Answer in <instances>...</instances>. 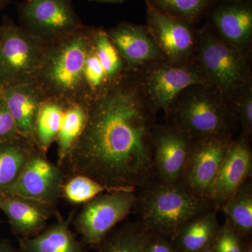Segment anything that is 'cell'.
I'll list each match as a JSON object with an SVG mask.
<instances>
[{"mask_svg":"<svg viewBox=\"0 0 252 252\" xmlns=\"http://www.w3.org/2000/svg\"><path fill=\"white\" fill-rule=\"evenodd\" d=\"M156 114L138 71L127 69L89 104L84 132L61 168L114 190L142 188L155 178Z\"/></svg>","mask_w":252,"mask_h":252,"instance_id":"1","label":"cell"},{"mask_svg":"<svg viewBox=\"0 0 252 252\" xmlns=\"http://www.w3.org/2000/svg\"><path fill=\"white\" fill-rule=\"evenodd\" d=\"M167 124L193 141L233 137L238 119L229 99L210 84L187 88L165 115Z\"/></svg>","mask_w":252,"mask_h":252,"instance_id":"2","label":"cell"},{"mask_svg":"<svg viewBox=\"0 0 252 252\" xmlns=\"http://www.w3.org/2000/svg\"><path fill=\"white\" fill-rule=\"evenodd\" d=\"M137 190L134 207L137 220L151 234L171 240L189 220L217 208L210 200L197 196L180 183L154 178Z\"/></svg>","mask_w":252,"mask_h":252,"instance_id":"3","label":"cell"},{"mask_svg":"<svg viewBox=\"0 0 252 252\" xmlns=\"http://www.w3.org/2000/svg\"><path fill=\"white\" fill-rule=\"evenodd\" d=\"M94 29L83 25L70 34L46 43L36 80L46 97L66 102L84 101L83 74Z\"/></svg>","mask_w":252,"mask_h":252,"instance_id":"4","label":"cell"},{"mask_svg":"<svg viewBox=\"0 0 252 252\" xmlns=\"http://www.w3.org/2000/svg\"><path fill=\"white\" fill-rule=\"evenodd\" d=\"M251 56L221 39L209 23L198 30L195 59L207 83L230 101L252 82Z\"/></svg>","mask_w":252,"mask_h":252,"instance_id":"5","label":"cell"},{"mask_svg":"<svg viewBox=\"0 0 252 252\" xmlns=\"http://www.w3.org/2000/svg\"><path fill=\"white\" fill-rule=\"evenodd\" d=\"M0 84L17 86L36 82L46 42L10 18L1 26Z\"/></svg>","mask_w":252,"mask_h":252,"instance_id":"6","label":"cell"},{"mask_svg":"<svg viewBox=\"0 0 252 252\" xmlns=\"http://www.w3.org/2000/svg\"><path fill=\"white\" fill-rule=\"evenodd\" d=\"M137 71L152 108L157 113L162 111L165 115L176 97L187 88L208 84L196 60L185 63L157 60Z\"/></svg>","mask_w":252,"mask_h":252,"instance_id":"7","label":"cell"},{"mask_svg":"<svg viewBox=\"0 0 252 252\" xmlns=\"http://www.w3.org/2000/svg\"><path fill=\"white\" fill-rule=\"evenodd\" d=\"M136 191L106 192L84 204L82 210L72 220L84 243L99 245L116 225L125 220L134 210Z\"/></svg>","mask_w":252,"mask_h":252,"instance_id":"8","label":"cell"},{"mask_svg":"<svg viewBox=\"0 0 252 252\" xmlns=\"http://www.w3.org/2000/svg\"><path fill=\"white\" fill-rule=\"evenodd\" d=\"M21 26L46 43L83 26L71 0H24L18 6Z\"/></svg>","mask_w":252,"mask_h":252,"instance_id":"9","label":"cell"},{"mask_svg":"<svg viewBox=\"0 0 252 252\" xmlns=\"http://www.w3.org/2000/svg\"><path fill=\"white\" fill-rule=\"evenodd\" d=\"M233 140V137H210L193 141L180 185L197 196L210 200L217 175Z\"/></svg>","mask_w":252,"mask_h":252,"instance_id":"10","label":"cell"},{"mask_svg":"<svg viewBox=\"0 0 252 252\" xmlns=\"http://www.w3.org/2000/svg\"><path fill=\"white\" fill-rule=\"evenodd\" d=\"M147 26L165 59L174 63L195 61L198 30L193 23L162 14L146 3Z\"/></svg>","mask_w":252,"mask_h":252,"instance_id":"11","label":"cell"},{"mask_svg":"<svg viewBox=\"0 0 252 252\" xmlns=\"http://www.w3.org/2000/svg\"><path fill=\"white\" fill-rule=\"evenodd\" d=\"M64 181L63 169L50 161L46 154L37 148L17 180L4 195L23 197L54 205L61 198Z\"/></svg>","mask_w":252,"mask_h":252,"instance_id":"12","label":"cell"},{"mask_svg":"<svg viewBox=\"0 0 252 252\" xmlns=\"http://www.w3.org/2000/svg\"><path fill=\"white\" fill-rule=\"evenodd\" d=\"M207 16L208 23L221 39L240 52L252 55L251 0H217Z\"/></svg>","mask_w":252,"mask_h":252,"instance_id":"13","label":"cell"},{"mask_svg":"<svg viewBox=\"0 0 252 252\" xmlns=\"http://www.w3.org/2000/svg\"><path fill=\"white\" fill-rule=\"evenodd\" d=\"M192 142L172 126L157 124L153 137L155 178L166 183H180Z\"/></svg>","mask_w":252,"mask_h":252,"instance_id":"14","label":"cell"},{"mask_svg":"<svg viewBox=\"0 0 252 252\" xmlns=\"http://www.w3.org/2000/svg\"><path fill=\"white\" fill-rule=\"evenodd\" d=\"M252 175V152L250 138L241 135L233 140L225 154L212 189L210 200L220 208Z\"/></svg>","mask_w":252,"mask_h":252,"instance_id":"15","label":"cell"},{"mask_svg":"<svg viewBox=\"0 0 252 252\" xmlns=\"http://www.w3.org/2000/svg\"><path fill=\"white\" fill-rule=\"evenodd\" d=\"M107 32L127 69L138 70L153 61L165 59L147 26L122 22Z\"/></svg>","mask_w":252,"mask_h":252,"instance_id":"16","label":"cell"},{"mask_svg":"<svg viewBox=\"0 0 252 252\" xmlns=\"http://www.w3.org/2000/svg\"><path fill=\"white\" fill-rule=\"evenodd\" d=\"M0 209L9 219L13 232L23 238L40 233L56 213L54 205L10 195H0Z\"/></svg>","mask_w":252,"mask_h":252,"instance_id":"17","label":"cell"},{"mask_svg":"<svg viewBox=\"0 0 252 252\" xmlns=\"http://www.w3.org/2000/svg\"><path fill=\"white\" fill-rule=\"evenodd\" d=\"M1 95L21 135L34 144L36 114L41 104L46 98L40 87L36 82L2 86Z\"/></svg>","mask_w":252,"mask_h":252,"instance_id":"18","label":"cell"},{"mask_svg":"<svg viewBox=\"0 0 252 252\" xmlns=\"http://www.w3.org/2000/svg\"><path fill=\"white\" fill-rule=\"evenodd\" d=\"M57 220L34 237L20 239L22 252H88L84 243L70 229L73 215L64 219L56 212Z\"/></svg>","mask_w":252,"mask_h":252,"instance_id":"19","label":"cell"},{"mask_svg":"<svg viewBox=\"0 0 252 252\" xmlns=\"http://www.w3.org/2000/svg\"><path fill=\"white\" fill-rule=\"evenodd\" d=\"M217 209H212L189 220L172 240L177 252H202L211 247L220 225Z\"/></svg>","mask_w":252,"mask_h":252,"instance_id":"20","label":"cell"},{"mask_svg":"<svg viewBox=\"0 0 252 252\" xmlns=\"http://www.w3.org/2000/svg\"><path fill=\"white\" fill-rule=\"evenodd\" d=\"M37 147L21 136L0 142V195L16 182Z\"/></svg>","mask_w":252,"mask_h":252,"instance_id":"21","label":"cell"},{"mask_svg":"<svg viewBox=\"0 0 252 252\" xmlns=\"http://www.w3.org/2000/svg\"><path fill=\"white\" fill-rule=\"evenodd\" d=\"M89 104L84 101L66 102L57 140L58 165L62 167L84 132Z\"/></svg>","mask_w":252,"mask_h":252,"instance_id":"22","label":"cell"},{"mask_svg":"<svg viewBox=\"0 0 252 252\" xmlns=\"http://www.w3.org/2000/svg\"><path fill=\"white\" fill-rule=\"evenodd\" d=\"M66 102L54 97H46L36 114L34 127V142L44 154L57 140Z\"/></svg>","mask_w":252,"mask_h":252,"instance_id":"23","label":"cell"},{"mask_svg":"<svg viewBox=\"0 0 252 252\" xmlns=\"http://www.w3.org/2000/svg\"><path fill=\"white\" fill-rule=\"evenodd\" d=\"M152 235L140 220L127 222L100 242L98 252H143Z\"/></svg>","mask_w":252,"mask_h":252,"instance_id":"24","label":"cell"},{"mask_svg":"<svg viewBox=\"0 0 252 252\" xmlns=\"http://www.w3.org/2000/svg\"><path fill=\"white\" fill-rule=\"evenodd\" d=\"M225 218L243 239L252 233V185L248 180L221 207Z\"/></svg>","mask_w":252,"mask_h":252,"instance_id":"25","label":"cell"},{"mask_svg":"<svg viewBox=\"0 0 252 252\" xmlns=\"http://www.w3.org/2000/svg\"><path fill=\"white\" fill-rule=\"evenodd\" d=\"M157 11L189 22L198 23L207 16L217 0H144Z\"/></svg>","mask_w":252,"mask_h":252,"instance_id":"26","label":"cell"},{"mask_svg":"<svg viewBox=\"0 0 252 252\" xmlns=\"http://www.w3.org/2000/svg\"><path fill=\"white\" fill-rule=\"evenodd\" d=\"M93 41L107 80L109 83L115 81L127 70V68L107 31L102 28H94Z\"/></svg>","mask_w":252,"mask_h":252,"instance_id":"27","label":"cell"},{"mask_svg":"<svg viewBox=\"0 0 252 252\" xmlns=\"http://www.w3.org/2000/svg\"><path fill=\"white\" fill-rule=\"evenodd\" d=\"M114 190H119L106 187L88 176L74 175L64 181L61 198L73 205H84L100 194Z\"/></svg>","mask_w":252,"mask_h":252,"instance_id":"28","label":"cell"},{"mask_svg":"<svg viewBox=\"0 0 252 252\" xmlns=\"http://www.w3.org/2000/svg\"><path fill=\"white\" fill-rule=\"evenodd\" d=\"M109 84L102 64L96 54L93 41L86 56L83 74V100L90 104L98 97Z\"/></svg>","mask_w":252,"mask_h":252,"instance_id":"29","label":"cell"},{"mask_svg":"<svg viewBox=\"0 0 252 252\" xmlns=\"http://www.w3.org/2000/svg\"><path fill=\"white\" fill-rule=\"evenodd\" d=\"M238 124L242 127V135L251 138L252 135V82L239 91L230 100Z\"/></svg>","mask_w":252,"mask_h":252,"instance_id":"30","label":"cell"},{"mask_svg":"<svg viewBox=\"0 0 252 252\" xmlns=\"http://www.w3.org/2000/svg\"><path fill=\"white\" fill-rule=\"evenodd\" d=\"M210 248L215 252H245L246 243L225 218Z\"/></svg>","mask_w":252,"mask_h":252,"instance_id":"31","label":"cell"},{"mask_svg":"<svg viewBox=\"0 0 252 252\" xmlns=\"http://www.w3.org/2000/svg\"><path fill=\"white\" fill-rule=\"evenodd\" d=\"M21 136L4 99L0 95V142L14 140Z\"/></svg>","mask_w":252,"mask_h":252,"instance_id":"32","label":"cell"},{"mask_svg":"<svg viewBox=\"0 0 252 252\" xmlns=\"http://www.w3.org/2000/svg\"><path fill=\"white\" fill-rule=\"evenodd\" d=\"M143 252H177L173 241L165 237L152 235L144 247Z\"/></svg>","mask_w":252,"mask_h":252,"instance_id":"33","label":"cell"},{"mask_svg":"<svg viewBox=\"0 0 252 252\" xmlns=\"http://www.w3.org/2000/svg\"><path fill=\"white\" fill-rule=\"evenodd\" d=\"M0 252H22L6 243H0Z\"/></svg>","mask_w":252,"mask_h":252,"instance_id":"34","label":"cell"},{"mask_svg":"<svg viewBox=\"0 0 252 252\" xmlns=\"http://www.w3.org/2000/svg\"><path fill=\"white\" fill-rule=\"evenodd\" d=\"M89 1H94V2L99 3H122L126 0H89Z\"/></svg>","mask_w":252,"mask_h":252,"instance_id":"35","label":"cell"},{"mask_svg":"<svg viewBox=\"0 0 252 252\" xmlns=\"http://www.w3.org/2000/svg\"><path fill=\"white\" fill-rule=\"evenodd\" d=\"M11 3V0H0V13Z\"/></svg>","mask_w":252,"mask_h":252,"instance_id":"36","label":"cell"},{"mask_svg":"<svg viewBox=\"0 0 252 252\" xmlns=\"http://www.w3.org/2000/svg\"><path fill=\"white\" fill-rule=\"evenodd\" d=\"M245 252H252V245L251 242H248V243H246Z\"/></svg>","mask_w":252,"mask_h":252,"instance_id":"37","label":"cell"},{"mask_svg":"<svg viewBox=\"0 0 252 252\" xmlns=\"http://www.w3.org/2000/svg\"><path fill=\"white\" fill-rule=\"evenodd\" d=\"M215 252L213 251V250H212V248H207L206 250H203V252Z\"/></svg>","mask_w":252,"mask_h":252,"instance_id":"38","label":"cell"},{"mask_svg":"<svg viewBox=\"0 0 252 252\" xmlns=\"http://www.w3.org/2000/svg\"><path fill=\"white\" fill-rule=\"evenodd\" d=\"M1 26H0V43H1Z\"/></svg>","mask_w":252,"mask_h":252,"instance_id":"39","label":"cell"},{"mask_svg":"<svg viewBox=\"0 0 252 252\" xmlns=\"http://www.w3.org/2000/svg\"><path fill=\"white\" fill-rule=\"evenodd\" d=\"M1 88H2V86H1V84H0V95H1Z\"/></svg>","mask_w":252,"mask_h":252,"instance_id":"40","label":"cell"},{"mask_svg":"<svg viewBox=\"0 0 252 252\" xmlns=\"http://www.w3.org/2000/svg\"><path fill=\"white\" fill-rule=\"evenodd\" d=\"M238 1H240V0H238Z\"/></svg>","mask_w":252,"mask_h":252,"instance_id":"41","label":"cell"}]
</instances>
